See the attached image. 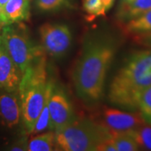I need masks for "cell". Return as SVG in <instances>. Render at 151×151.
Returning a JSON list of instances; mask_svg holds the SVG:
<instances>
[{"label":"cell","mask_w":151,"mask_h":151,"mask_svg":"<svg viewBox=\"0 0 151 151\" xmlns=\"http://www.w3.org/2000/svg\"><path fill=\"white\" fill-rule=\"evenodd\" d=\"M138 109L139 110L145 123L148 125H151V86L142 93Z\"/></svg>","instance_id":"18"},{"label":"cell","mask_w":151,"mask_h":151,"mask_svg":"<svg viewBox=\"0 0 151 151\" xmlns=\"http://www.w3.org/2000/svg\"><path fill=\"white\" fill-rule=\"evenodd\" d=\"M99 123L115 132L134 129L146 124L140 113H129L108 107L103 108Z\"/></svg>","instance_id":"8"},{"label":"cell","mask_w":151,"mask_h":151,"mask_svg":"<svg viewBox=\"0 0 151 151\" xmlns=\"http://www.w3.org/2000/svg\"><path fill=\"white\" fill-rule=\"evenodd\" d=\"M1 29H0V32H1ZM0 35H1V34H0Z\"/></svg>","instance_id":"27"},{"label":"cell","mask_w":151,"mask_h":151,"mask_svg":"<svg viewBox=\"0 0 151 151\" xmlns=\"http://www.w3.org/2000/svg\"><path fill=\"white\" fill-rule=\"evenodd\" d=\"M134 40L141 45L151 49V31L134 35Z\"/></svg>","instance_id":"21"},{"label":"cell","mask_w":151,"mask_h":151,"mask_svg":"<svg viewBox=\"0 0 151 151\" xmlns=\"http://www.w3.org/2000/svg\"><path fill=\"white\" fill-rule=\"evenodd\" d=\"M9 0H0V9H3Z\"/></svg>","instance_id":"26"},{"label":"cell","mask_w":151,"mask_h":151,"mask_svg":"<svg viewBox=\"0 0 151 151\" xmlns=\"http://www.w3.org/2000/svg\"><path fill=\"white\" fill-rule=\"evenodd\" d=\"M133 0H119V6H118V9H120L122 8H124L126 5H128L130 4Z\"/></svg>","instance_id":"24"},{"label":"cell","mask_w":151,"mask_h":151,"mask_svg":"<svg viewBox=\"0 0 151 151\" xmlns=\"http://www.w3.org/2000/svg\"><path fill=\"white\" fill-rule=\"evenodd\" d=\"M68 0H35L36 9L41 12H52L62 8Z\"/></svg>","instance_id":"20"},{"label":"cell","mask_w":151,"mask_h":151,"mask_svg":"<svg viewBox=\"0 0 151 151\" xmlns=\"http://www.w3.org/2000/svg\"><path fill=\"white\" fill-rule=\"evenodd\" d=\"M48 81L46 54L42 50L24 72L18 90L21 119L29 134L45 105Z\"/></svg>","instance_id":"3"},{"label":"cell","mask_w":151,"mask_h":151,"mask_svg":"<svg viewBox=\"0 0 151 151\" xmlns=\"http://www.w3.org/2000/svg\"><path fill=\"white\" fill-rule=\"evenodd\" d=\"M40 46L45 54L53 58H61L71 45L72 34L65 24L45 23L39 29Z\"/></svg>","instance_id":"6"},{"label":"cell","mask_w":151,"mask_h":151,"mask_svg":"<svg viewBox=\"0 0 151 151\" xmlns=\"http://www.w3.org/2000/svg\"><path fill=\"white\" fill-rule=\"evenodd\" d=\"M55 150L95 151L102 141L111 138V132L97 121L76 119L61 129L55 131Z\"/></svg>","instance_id":"4"},{"label":"cell","mask_w":151,"mask_h":151,"mask_svg":"<svg viewBox=\"0 0 151 151\" xmlns=\"http://www.w3.org/2000/svg\"><path fill=\"white\" fill-rule=\"evenodd\" d=\"M2 12L4 26L26 20L29 16V0H9Z\"/></svg>","instance_id":"11"},{"label":"cell","mask_w":151,"mask_h":151,"mask_svg":"<svg viewBox=\"0 0 151 151\" xmlns=\"http://www.w3.org/2000/svg\"><path fill=\"white\" fill-rule=\"evenodd\" d=\"M95 151H117V148L113 142L112 137L108 138L105 140L102 141L97 146Z\"/></svg>","instance_id":"22"},{"label":"cell","mask_w":151,"mask_h":151,"mask_svg":"<svg viewBox=\"0 0 151 151\" xmlns=\"http://www.w3.org/2000/svg\"><path fill=\"white\" fill-rule=\"evenodd\" d=\"M54 85L55 84L52 81H48L45 105L30 132L31 134H37L40 133L45 132L46 130H51L50 129V112H49V99L51 95Z\"/></svg>","instance_id":"15"},{"label":"cell","mask_w":151,"mask_h":151,"mask_svg":"<svg viewBox=\"0 0 151 151\" xmlns=\"http://www.w3.org/2000/svg\"><path fill=\"white\" fill-rule=\"evenodd\" d=\"M0 35L8 53L23 74L43 50L41 46L33 45L25 28L21 24H13L4 26Z\"/></svg>","instance_id":"5"},{"label":"cell","mask_w":151,"mask_h":151,"mask_svg":"<svg viewBox=\"0 0 151 151\" xmlns=\"http://www.w3.org/2000/svg\"><path fill=\"white\" fill-rule=\"evenodd\" d=\"M124 32L130 35H136L151 31V9L123 24Z\"/></svg>","instance_id":"14"},{"label":"cell","mask_w":151,"mask_h":151,"mask_svg":"<svg viewBox=\"0 0 151 151\" xmlns=\"http://www.w3.org/2000/svg\"><path fill=\"white\" fill-rule=\"evenodd\" d=\"M111 136L115 146L117 148V151H136L139 150V145H137L134 139L130 135L128 131L122 132H115L110 131Z\"/></svg>","instance_id":"16"},{"label":"cell","mask_w":151,"mask_h":151,"mask_svg":"<svg viewBox=\"0 0 151 151\" xmlns=\"http://www.w3.org/2000/svg\"><path fill=\"white\" fill-rule=\"evenodd\" d=\"M151 86V49L136 50L124 60L108 90L111 104L127 110L138 109L143 92Z\"/></svg>","instance_id":"2"},{"label":"cell","mask_w":151,"mask_h":151,"mask_svg":"<svg viewBox=\"0 0 151 151\" xmlns=\"http://www.w3.org/2000/svg\"><path fill=\"white\" fill-rule=\"evenodd\" d=\"M21 108L18 92H9L0 88V124L13 129L19 124Z\"/></svg>","instance_id":"10"},{"label":"cell","mask_w":151,"mask_h":151,"mask_svg":"<svg viewBox=\"0 0 151 151\" xmlns=\"http://www.w3.org/2000/svg\"><path fill=\"white\" fill-rule=\"evenodd\" d=\"M129 133L134 139L139 150H151V125H142L137 129L129 130Z\"/></svg>","instance_id":"17"},{"label":"cell","mask_w":151,"mask_h":151,"mask_svg":"<svg viewBox=\"0 0 151 151\" xmlns=\"http://www.w3.org/2000/svg\"><path fill=\"white\" fill-rule=\"evenodd\" d=\"M83 9L93 19L99 16H104L108 11L106 10L101 0H82Z\"/></svg>","instance_id":"19"},{"label":"cell","mask_w":151,"mask_h":151,"mask_svg":"<svg viewBox=\"0 0 151 151\" xmlns=\"http://www.w3.org/2000/svg\"><path fill=\"white\" fill-rule=\"evenodd\" d=\"M4 26V21L3 17V12H2V9H0V29H3Z\"/></svg>","instance_id":"25"},{"label":"cell","mask_w":151,"mask_h":151,"mask_svg":"<svg viewBox=\"0 0 151 151\" xmlns=\"http://www.w3.org/2000/svg\"><path fill=\"white\" fill-rule=\"evenodd\" d=\"M101 1H102V3H103V5L105 7L106 10L108 11L110 9H112V7L113 6L116 0H101Z\"/></svg>","instance_id":"23"},{"label":"cell","mask_w":151,"mask_h":151,"mask_svg":"<svg viewBox=\"0 0 151 151\" xmlns=\"http://www.w3.org/2000/svg\"><path fill=\"white\" fill-rule=\"evenodd\" d=\"M49 112L50 118V129H61L70 124L76 116L70 102L64 91L54 85L49 99Z\"/></svg>","instance_id":"7"},{"label":"cell","mask_w":151,"mask_h":151,"mask_svg":"<svg viewBox=\"0 0 151 151\" xmlns=\"http://www.w3.org/2000/svg\"><path fill=\"white\" fill-rule=\"evenodd\" d=\"M118 50L115 38L106 32L88 35L71 70L76 96L86 104L98 103L103 95L108 71Z\"/></svg>","instance_id":"1"},{"label":"cell","mask_w":151,"mask_h":151,"mask_svg":"<svg viewBox=\"0 0 151 151\" xmlns=\"http://www.w3.org/2000/svg\"><path fill=\"white\" fill-rule=\"evenodd\" d=\"M55 148V131L49 130L32 136L27 142L26 150L51 151Z\"/></svg>","instance_id":"13"},{"label":"cell","mask_w":151,"mask_h":151,"mask_svg":"<svg viewBox=\"0 0 151 151\" xmlns=\"http://www.w3.org/2000/svg\"><path fill=\"white\" fill-rule=\"evenodd\" d=\"M151 9V0H133L130 4L117 10V18L122 24Z\"/></svg>","instance_id":"12"},{"label":"cell","mask_w":151,"mask_h":151,"mask_svg":"<svg viewBox=\"0 0 151 151\" xmlns=\"http://www.w3.org/2000/svg\"><path fill=\"white\" fill-rule=\"evenodd\" d=\"M23 73L9 55L0 35V88L18 92Z\"/></svg>","instance_id":"9"}]
</instances>
